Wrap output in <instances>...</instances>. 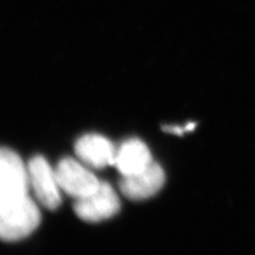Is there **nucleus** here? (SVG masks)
I'll use <instances>...</instances> for the list:
<instances>
[{
  "instance_id": "obj_1",
  "label": "nucleus",
  "mask_w": 255,
  "mask_h": 255,
  "mask_svg": "<svg viewBox=\"0 0 255 255\" xmlns=\"http://www.w3.org/2000/svg\"><path fill=\"white\" fill-rule=\"evenodd\" d=\"M29 172L9 148L0 152V236L12 243L29 236L39 226L41 213L29 197Z\"/></svg>"
},
{
  "instance_id": "obj_2",
  "label": "nucleus",
  "mask_w": 255,
  "mask_h": 255,
  "mask_svg": "<svg viewBox=\"0 0 255 255\" xmlns=\"http://www.w3.org/2000/svg\"><path fill=\"white\" fill-rule=\"evenodd\" d=\"M121 210V200L109 183L100 182L92 194L77 199L74 211L77 216L86 222L107 220Z\"/></svg>"
},
{
  "instance_id": "obj_3",
  "label": "nucleus",
  "mask_w": 255,
  "mask_h": 255,
  "mask_svg": "<svg viewBox=\"0 0 255 255\" xmlns=\"http://www.w3.org/2000/svg\"><path fill=\"white\" fill-rule=\"evenodd\" d=\"M54 172L60 188L76 199L92 194L100 184L91 171L70 157L61 159Z\"/></svg>"
},
{
  "instance_id": "obj_4",
  "label": "nucleus",
  "mask_w": 255,
  "mask_h": 255,
  "mask_svg": "<svg viewBox=\"0 0 255 255\" xmlns=\"http://www.w3.org/2000/svg\"><path fill=\"white\" fill-rule=\"evenodd\" d=\"M30 185L33 188L37 200L48 210L58 209L61 204L60 186L55 172L43 156L31 158L28 166Z\"/></svg>"
},
{
  "instance_id": "obj_5",
  "label": "nucleus",
  "mask_w": 255,
  "mask_h": 255,
  "mask_svg": "<svg viewBox=\"0 0 255 255\" xmlns=\"http://www.w3.org/2000/svg\"><path fill=\"white\" fill-rule=\"evenodd\" d=\"M165 183V172L157 163L152 162L145 169L131 175H124L119 183L125 197L133 201L145 200L157 194Z\"/></svg>"
},
{
  "instance_id": "obj_6",
  "label": "nucleus",
  "mask_w": 255,
  "mask_h": 255,
  "mask_svg": "<svg viewBox=\"0 0 255 255\" xmlns=\"http://www.w3.org/2000/svg\"><path fill=\"white\" fill-rule=\"evenodd\" d=\"M75 152L83 163L97 169L115 165L117 155L113 143L97 134H87L80 138L76 142Z\"/></svg>"
},
{
  "instance_id": "obj_7",
  "label": "nucleus",
  "mask_w": 255,
  "mask_h": 255,
  "mask_svg": "<svg viewBox=\"0 0 255 255\" xmlns=\"http://www.w3.org/2000/svg\"><path fill=\"white\" fill-rule=\"evenodd\" d=\"M151 153L146 146L139 139H129L124 142L117 150L115 165L122 175H131L137 173L152 163Z\"/></svg>"
},
{
  "instance_id": "obj_8",
  "label": "nucleus",
  "mask_w": 255,
  "mask_h": 255,
  "mask_svg": "<svg viewBox=\"0 0 255 255\" xmlns=\"http://www.w3.org/2000/svg\"><path fill=\"white\" fill-rule=\"evenodd\" d=\"M163 130L165 132H168L175 135H182L186 132L184 127H179V126H164Z\"/></svg>"
},
{
  "instance_id": "obj_9",
  "label": "nucleus",
  "mask_w": 255,
  "mask_h": 255,
  "mask_svg": "<svg viewBox=\"0 0 255 255\" xmlns=\"http://www.w3.org/2000/svg\"><path fill=\"white\" fill-rule=\"evenodd\" d=\"M196 127H197L196 123H189L184 128H185V131L186 132H190V131H194L196 129Z\"/></svg>"
}]
</instances>
